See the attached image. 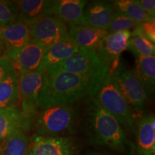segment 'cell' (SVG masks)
<instances>
[{
    "mask_svg": "<svg viewBox=\"0 0 155 155\" xmlns=\"http://www.w3.org/2000/svg\"><path fill=\"white\" fill-rule=\"evenodd\" d=\"M3 50H4L3 44H2V42H1V40H0V57H1V54H2V53Z\"/></svg>",
    "mask_w": 155,
    "mask_h": 155,
    "instance_id": "obj_30",
    "label": "cell"
},
{
    "mask_svg": "<svg viewBox=\"0 0 155 155\" xmlns=\"http://www.w3.org/2000/svg\"><path fill=\"white\" fill-rule=\"evenodd\" d=\"M77 121V111L73 104H60L39 108L32 119L36 135L61 137L73 132Z\"/></svg>",
    "mask_w": 155,
    "mask_h": 155,
    "instance_id": "obj_3",
    "label": "cell"
},
{
    "mask_svg": "<svg viewBox=\"0 0 155 155\" xmlns=\"http://www.w3.org/2000/svg\"><path fill=\"white\" fill-rule=\"evenodd\" d=\"M59 71L81 75L100 83L110 74L108 67L101 61L95 50H80L61 63L45 69L43 73Z\"/></svg>",
    "mask_w": 155,
    "mask_h": 155,
    "instance_id": "obj_4",
    "label": "cell"
},
{
    "mask_svg": "<svg viewBox=\"0 0 155 155\" xmlns=\"http://www.w3.org/2000/svg\"><path fill=\"white\" fill-rule=\"evenodd\" d=\"M111 79L129 106L139 111L147 107L148 96L133 71L128 70L121 63L111 75Z\"/></svg>",
    "mask_w": 155,
    "mask_h": 155,
    "instance_id": "obj_7",
    "label": "cell"
},
{
    "mask_svg": "<svg viewBox=\"0 0 155 155\" xmlns=\"http://www.w3.org/2000/svg\"><path fill=\"white\" fill-rule=\"evenodd\" d=\"M0 40L4 46V55L11 61L30 40L26 22H15L6 27H0Z\"/></svg>",
    "mask_w": 155,
    "mask_h": 155,
    "instance_id": "obj_11",
    "label": "cell"
},
{
    "mask_svg": "<svg viewBox=\"0 0 155 155\" xmlns=\"http://www.w3.org/2000/svg\"><path fill=\"white\" fill-rule=\"evenodd\" d=\"M84 0H55L53 1L50 15L57 17L70 26L77 25L87 5Z\"/></svg>",
    "mask_w": 155,
    "mask_h": 155,
    "instance_id": "obj_16",
    "label": "cell"
},
{
    "mask_svg": "<svg viewBox=\"0 0 155 155\" xmlns=\"http://www.w3.org/2000/svg\"><path fill=\"white\" fill-rule=\"evenodd\" d=\"M19 107L22 115L28 121L38 110V99L43 82L42 71H19Z\"/></svg>",
    "mask_w": 155,
    "mask_h": 155,
    "instance_id": "obj_8",
    "label": "cell"
},
{
    "mask_svg": "<svg viewBox=\"0 0 155 155\" xmlns=\"http://www.w3.org/2000/svg\"><path fill=\"white\" fill-rule=\"evenodd\" d=\"M30 126L19 106L0 109V143L19 129L28 130Z\"/></svg>",
    "mask_w": 155,
    "mask_h": 155,
    "instance_id": "obj_18",
    "label": "cell"
},
{
    "mask_svg": "<svg viewBox=\"0 0 155 155\" xmlns=\"http://www.w3.org/2000/svg\"><path fill=\"white\" fill-rule=\"evenodd\" d=\"M108 34L106 30L83 25L68 28V36L81 50H95Z\"/></svg>",
    "mask_w": 155,
    "mask_h": 155,
    "instance_id": "obj_15",
    "label": "cell"
},
{
    "mask_svg": "<svg viewBox=\"0 0 155 155\" xmlns=\"http://www.w3.org/2000/svg\"><path fill=\"white\" fill-rule=\"evenodd\" d=\"M94 155H95V154H94Z\"/></svg>",
    "mask_w": 155,
    "mask_h": 155,
    "instance_id": "obj_31",
    "label": "cell"
},
{
    "mask_svg": "<svg viewBox=\"0 0 155 155\" xmlns=\"http://www.w3.org/2000/svg\"><path fill=\"white\" fill-rule=\"evenodd\" d=\"M130 37V31L108 33L95 50L101 61L108 67L111 75L119 66L120 56L128 49Z\"/></svg>",
    "mask_w": 155,
    "mask_h": 155,
    "instance_id": "obj_9",
    "label": "cell"
},
{
    "mask_svg": "<svg viewBox=\"0 0 155 155\" xmlns=\"http://www.w3.org/2000/svg\"><path fill=\"white\" fill-rule=\"evenodd\" d=\"M101 83L81 75L63 71L43 73V82L38 96V109L60 104L91 100Z\"/></svg>",
    "mask_w": 155,
    "mask_h": 155,
    "instance_id": "obj_1",
    "label": "cell"
},
{
    "mask_svg": "<svg viewBox=\"0 0 155 155\" xmlns=\"http://www.w3.org/2000/svg\"><path fill=\"white\" fill-rule=\"evenodd\" d=\"M19 102V73L14 69L0 81V109L17 107Z\"/></svg>",
    "mask_w": 155,
    "mask_h": 155,
    "instance_id": "obj_19",
    "label": "cell"
},
{
    "mask_svg": "<svg viewBox=\"0 0 155 155\" xmlns=\"http://www.w3.org/2000/svg\"><path fill=\"white\" fill-rule=\"evenodd\" d=\"M48 48L30 40L11 59L15 69L19 71H39Z\"/></svg>",
    "mask_w": 155,
    "mask_h": 155,
    "instance_id": "obj_13",
    "label": "cell"
},
{
    "mask_svg": "<svg viewBox=\"0 0 155 155\" xmlns=\"http://www.w3.org/2000/svg\"><path fill=\"white\" fill-rule=\"evenodd\" d=\"M155 119L154 114H146L137 124L136 155H155Z\"/></svg>",
    "mask_w": 155,
    "mask_h": 155,
    "instance_id": "obj_14",
    "label": "cell"
},
{
    "mask_svg": "<svg viewBox=\"0 0 155 155\" xmlns=\"http://www.w3.org/2000/svg\"><path fill=\"white\" fill-rule=\"evenodd\" d=\"M71 137H45L35 135L29 146L28 155H75Z\"/></svg>",
    "mask_w": 155,
    "mask_h": 155,
    "instance_id": "obj_10",
    "label": "cell"
},
{
    "mask_svg": "<svg viewBox=\"0 0 155 155\" xmlns=\"http://www.w3.org/2000/svg\"><path fill=\"white\" fill-rule=\"evenodd\" d=\"M14 69V64L5 55L0 57V81L5 79Z\"/></svg>",
    "mask_w": 155,
    "mask_h": 155,
    "instance_id": "obj_28",
    "label": "cell"
},
{
    "mask_svg": "<svg viewBox=\"0 0 155 155\" xmlns=\"http://www.w3.org/2000/svg\"><path fill=\"white\" fill-rule=\"evenodd\" d=\"M138 25V23L135 22L125 15L115 12L113 18L106 30L108 33L129 31L131 29L135 28Z\"/></svg>",
    "mask_w": 155,
    "mask_h": 155,
    "instance_id": "obj_25",
    "label": "cell"
},
{
    "mask_svg": "<svg viewBox=\"0 0 155 155\" xmlns=\"http://www.w3.org/2000/svg\"><path fill=\"white\" fill-rule=\"evenodd\" d=\"M30 40L49 48L68 35V28L53 15H42L26 21Z\"/></svg>",
    "mask_w": 155,
    "mask_h": 155,
    "instance_id": "obj_6",
    "label": "cell"
},
{
    "mask_svg": "<svg viewBox=\"0 0 155 155\" xmlns=\"http://www.w3.org/2000/svg\"><path fill=\"white\" fill-rule=\"evenodd\" d=\"M25 130L19 129L0 143V155H28L29 141Z\"/></svg>",
    "mask_w": 155,
    "mask_h": 155,
    "instance_id": "obj_22",
    "label": "cell"
},
{
    "mask_svg": "<svg viewBox=\"0 0 155 155\" xmlns=\"http://www.w3.org/2000/svg\"><path fill=\"white\" fill-rule=\"evenodd\" d=\"M81 49L68 35L61 41L52 45L48 48L42 59L39 71H43L48 68L55 66L72 56Z\"/></svg>",
    "mask_w": 155,
    "mask_h": 155,
    "instance_id": "obj_17",
    "label": "cell"
},
{
    "mask_svg": "<svg viewBox=\"0 0 155 155\" xmlns=\"http://www.w3.org/2000/svg\"><path fill=\"white\" fill-rule=\"evenodd\" d=\"M86 114L89 134L94 144L122 152L134 148L121 124L94 98L91 100Z\"/></svg>",
    "mask_w": 155,
    "mask_h": 155,
    "instance_id": "obj_2",
    "label": "cell"
},
{
    "mask_svg": "<svg viewBox=\"0 0 155 155\" xmlns=\"http://www.w3.org/2000/svg\"><path fill=\"white\" fill-rule=\"evenodd\" d=\"M131 35H139L149 40L151 42H155V21H147L141 22L134 28Z\"/></svg>",
    "mask_w": 155,
    "mask_h": 155,
    "instance_id": "obj_27",
    "label": "cell"
},
{
    "mask_svg": "<svg viewBox=\"0 0 155 155\" xmlns=\"http://www.w3.org/2000/svg\"><path fill=\"white\" fill-rule=\"evenodd\" d=\"M17 3L18 5V12L15 22H26L42 15H50L53 1L21 0L17 1Z\"/></svg>",
    "mask_w": 155,
    "mask_h": 155,
    "instance_id": "obj_21",
    "label": "cell"
},
{
    "mask_svg": "<svg viewBox=\"0 0 155 155\" xmlns=\"http://www.w3.org/2000/svg\"><path fill=\"white\" fill-rule=\"evenodd\" d=\"M94 98L101 107L117 120L121 127L134 129V120L130 107L114 86L111 75L103 81Z\"/></svg>",
    "mask_w": 155,
    "mask_h": 155,
    "instance_id": "obj_5",
    "label": "cell"
},
{
    "mask_svg": "<svg viewBox=\"0 0 155 155\" xmlns=\"http://www.w3.org/2000/svg\"><path fill=\"white\" fill-rule=\"evenodd\" d=\"M134 73L142 86L147 96L154 93L155 56L138 57Z\"/></svg>",
    "mask_w": 155,
    "mask_h": 155,
    "instance_id": "obj_20",
    "label": "cell"
},
{
    "mask_svg": "<svg viewBox=\"0 0 155 155\" xmlns=\"http://www.w3.org/2000/svg\"><path fill=\"white\" fill-rule=\"evenodd\" d=\"M18 5L17 1H1L0 0V27H6L15 22Z\"/></svg>",
    "mask_w": 155,
    "mask_h": 155,
    "instance_id": "obj_26",
    "label": "cell"
},
{
    "mask_svg": "<svg viewBox=\"0 0 155 155\" xmlns=\"http://www.w3.org/2000/svg\"><path fill=\"white\" fill-rule=\"evenodd\" d=\"M114 13L113 4L104 1L91 2L86 5L82 17L77 25L106 30Z\"/></svg>",
    "mask_w": 155,
    "mask_h": 155,
    "instance_id": "obj_12",
    "label": "cell"
},
{
    "mask_svg": "<svg viewBox=\"0 0 155 155\" xmlns=\"http://www.w3.org/2000/svg\"><path fill=\"white\" fill-rule=\"evenodd\" d=\"M114 11L121 13L135 22L140 24L147 21H154L142 9L138 0H117L113 3Z\"/></svg>",
    "mask_w": 155,
    "mask_h": 155,
    "instance_id": "obj_23",
    "label": "cell"
},
{
    "mask_svg": "<svg viewBox=\"0 0 155 155\" xmlns=\"http://www.w3.org/2000/svg\"><path fill=\"white\" fill-rule=\"evenodd\" d=\"M128 49L138 57L154 55V44L139 35H131Z\"/></svg>",
    "mask_w": 155,
    "mask_h": 155,
    "instance_id": "obj_24",
    "label": "cell"
},
{
    "mask_svg": "<svg viewBox=\"0 0 155 155\" xmlns=\"http://www.w3.org/2000/svg\"><path fill=\"white\" fill-rule=\"evenodd\" d=\"M139 3L144 11L150 17H155V1L154 0H139Z\"/></svg>",
    "mask_w": 155,
    "mask_h": 155,
    "instance_id": "obj_29",
    "label": "cell"
}]
</instances>
